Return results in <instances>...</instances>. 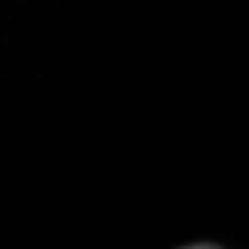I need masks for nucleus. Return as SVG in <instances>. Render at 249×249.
Returning <instances> with one entry per match:
<instances>
[{
    "label": "nucleus",
    "mask_w": 249,
    "mask_h": 249,
    "mask_svg": "<svg viewBox=\"0 0 249 249\" xmlns=\"http://www.w3.org/2000/svg\"><path fill=\"white\" fill-rule=\"evenodd\" d=\"M188 249H217V246H188Z\"/></svg>",
    "instance_id": "f257e3e1"
}]
</instances>
